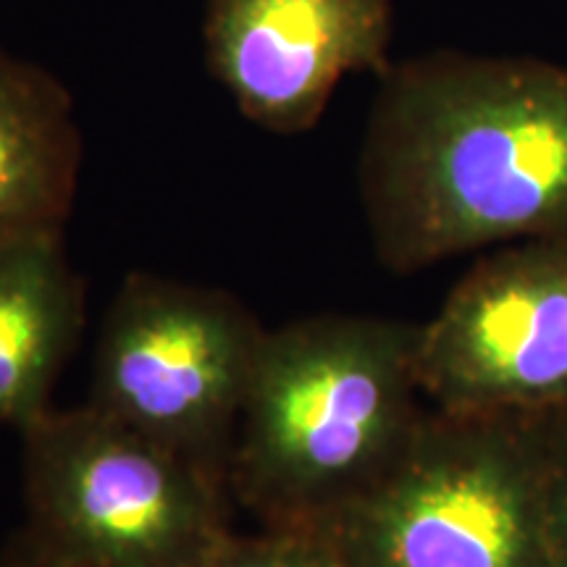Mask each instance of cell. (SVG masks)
I'll return each instance as SVG.
<instances>
[{
    "label": "cell",
    "mask_w": 567,
    "mask_h": 567,
    "mask_svg": "<svg viewBox=\"0 0 567 567\" xmlns=\"http://www.w3.org/2000/svg\"><path fill=\"white\" fill-rule=\"evenodd\" d=\"M358 189L375 260L400 276L567 234V63L463 51L389 63Z\"/></svg>",
    "instance_id": "6da1fadb"
},
{
    "label": "cell",
    "mask_w": 567,
    "mask_h": 567,
    "mask_svg": "<svg viewBox=\"0 0 567 567\" xmlns=\"http://www.w3.org/2000/svg\"><path fill=\"white\" fill-rule=\"evenodd\" d=\"M417 321L360 313L268 329L229 467L260 528H310L392 467L429 415Z\"/></svg>",
    "instance_id": "7a4b0ae2"
},
{
    "label": "cell",
    "mask_w": 567,
    "mask_h": 567,
    "mask_svg": "<svg viewBox=\"0 0 567 567\" xmlns=\"http://www.w3.org/2000/svg\"><path fill=\"white\" fill-rule=\"evenodd\" d=\"M547 417L431 408L384 476L310 528L347 567H549Z\"/></svg>",
    "instance_id": "3957f363"
},
{
    "label": "cell",
    "mask_w": 567,
    "mask_h": 567,
    "mask_svg": "<svg viewBox=\"0 0 567 567\" xmlns=\"http://www.w3.org/2000/svg\"><path fill=\"white\" fill-rule=\"evenodd\" d=\"M24 526L69 567H203L231 528L224 481L84 402L21 431Z\"/></svg>",
    "instance_id": "277c9868"
},
{
    "label": "cell",
    "mask_w": 567,
    "mask_h": 567,
    "mask_svg": "<svg viewBox=\"0 0 567 567\" xmlns=\"http://www.w3.org/2000/svg\"><path fill=\"white\" fill-rule=\"evenodd\" d=\"M266 331L226 289L126 274L103 316L87 402L229 486Z\"/></svg>",
    "instance_id": "5b68a950"
},
{
    "label": "cell",
    "mask_w": 567,
    "mask_h": 567,
    "mask_svg": "<svg viewBox=\"0 0 567 567\" xmlns=\"http://www.w3.org/2000/svg\"><path fill=\"white\" fill-rule=\"evenodd\" d=\"M429 408L544 415L567 402V234L484 250L417 323Z\"/></svg>",
    "instance_id": "8992f818"
},
{
    "label": "cell",
    "mask_w": 567,
    "mask_h": 567,
    "mask_svg": "<svg viewBox=\"0 0 567 567\" xmlns=\"http://www.w3.org/2000/svg\"><path fill=\"white\" fill-rule=\"evenodd\" d=\"M392 0H208V71L239 113L271 134L321 122L347 74L389 63Z\"/></svg>",
    "instance_id": "52a82bcc"
},
{
    "label": "cell",
    "mask_w": 567,
    "mask_h": 567,
    "mask_svg": "<svg viewBox=\"0 0 567 567\" xmlns=\"http://www.w3.org/2000/svg\"><path fill=\"white\" fill-rule=\"evenodd\" d=\"M84 323L87 289L63 231L0 247V431L21 434L53 408Z\"/></svg>",
    "instance_id": "ba28073f"
},
{
    "label": "cell",
    "mask_w": 567,
    "mask_h": 567,
    "mask_svg": "<svg viewBox=\"0 0 567 567\" xmlns=\"http://www.w3.org/2000/svg\"><path fill=\"white\" fill-rule=\"evenodd\" d=\"M80 174L71 92L40 63L0 51V247L61 234Z\"/></svg>",
    "instance_id": "9c48e42d"
},
{
    "label": "cell",
    "mask_w": 567,
    "mask_h": 567,
    "mask_svg": "<svg viewBox=\"0 0 567 567\" xmlns=\"http://www.w3.org/2000/svg\"><path fill=\"white\" fill-rule=\"evenodd\" d=\"M203 567H347L316 528H260L226 538Z\"/></svg>",
    "instance_id": "30bf717a"
},
{
    "label": "cell",
    "mask_w": 567,
    "mask_h": 567,
    "mask_svg": "<svg viewBox=\"0 0 567 567\" xmlns=\"http://www.w3.org/2000/svg\"><path fill=\"white\" fill-rule=\"evenodd\" d=\"M549 425V538L551 565L567 567V402L551 410Z\"/></svg>",
    "instance_id": "8fae6325"
},
{
    "label": "cell",
    "mask_w": 567,
    "mask_h": 567,
    "mask_svg": "<svg viewBox=\"0 0 567 567\" xmlns=\"http://www.w3.org/2000/svg\"><path fill=\"white\" fill-rule=\"evenodd\" d=\"M0 567H69L55 563V559L40 555L38 549H32L19 534L9 538L3 549H0Z\"/></svg>",
    "instance_id": "7c38bea8"
}]
</instances>
